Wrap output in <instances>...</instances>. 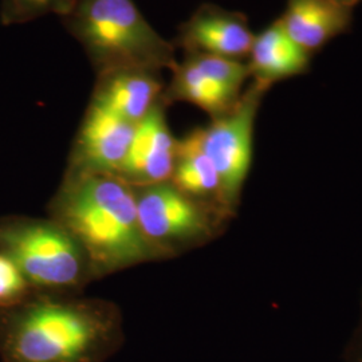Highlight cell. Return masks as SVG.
Returning a JSON list of instances; mask_svg holds the SVG:
<instances>
[{
    "label": "cell",
    "mask_w": 362,
    "mask_h": 362,
    "mask_svg": "<svg viewBox=\"0 0 362 362\" xmlns=\"http://www.w3.org/2000/svg\"><path fill=\"white\" fill-rule=\"evenodd\" d=\"M124 341L112 300L33 290L0 308V362H106Z\"/></svg>",
    "instance_id": "1"
},
{
    "label": "cell",
    "mask_w": 362,
    "mask_h": 362,
    "mask_svg": "<svg viewBox=\"0 0 362 362\" xmlns=\"http://www.w3.org/2000/svg\"><path fill=\"white\" fill-rule=\"evenodd\" d=\"M49 215L85 250L97 281L157 260L140 228L134 189L117 175L65 172Z\"/></svg>",
    "instance_id": "2"
},
{
    "label": "cell",
    "mask_w": 362,
    "mask_h": 362,
    "mask_svg": "<svg viewBox=\"0 0 362 362\" xmlns=\"http://www.w3.org/2000/svg\"><path fill=\"white\" fill-rule=\"evenodd\" d=\"M97 76L121 69L172 70L176 47L163 38L133 0H77L61 16Z\"/></svg>",
    "instance_id": "3"
},
{
    "label": "cell",
    "mask_w": 362,
    "mask_h": 362,
    "mask_svg": "<svg viewBox=\"0 0 362 362\" xmlns=\"http://www.w3.org/2000/svg\"><path fill=\"white\" fill-rule=\"evenodd\" d=\"M0 254L13 260L37 291L79 294L97 281L85 250L52 218H0Z\"/></svg>",
    "instance_id": "4"
},
{
    "label": "cell",
    "mask_w": 362,
    "mask_h": 362,
    "mask_svg": "<svg viewBox=\"0 0 362 362\" xmlns=\"http://www.w3.org/2000/svg\"><path fill=\"white\" fill-rule=\"evenodd\" d=\"M133 189L141 233L157 260L206 246L233 219L221 208L181 192L170 181Z\"/></svg>",
    "instance_id": "5"
},
{
    "label": "cell",
    "mask_w": 362,
    "mask_h": 362,
    "mask_svg": "<svg viewBox=\"0 0 362 362\" xmlns=\"http://www.w3.org/2000/svg\"><path fill=\"white\" fill-rule=\"evenodd\" d=\"M269 88L258 82L247 86L239 103L223 116L197 128L203 151L219 175L221 203L235 216L254 160V133L260 105Z\"/></svg>",
    "instance_id": "6"
},
{
    "label": "cell",
    "mask_w": 362,
    "mask_h": 362,
    "mask_svg": "<svg viewBox=\"0 0 362 362\" xmlns=\"http://www.w3.org/2000/svg\"><path fill=\"white\" fill-rule=\"evenodd\" d=\"M170 71L161 95L164 105L188 103L211 119L228 113L239 103L250 78L246 62L204 54H184Z\"/></svg>",
    "instance_id": "7"
},
{
    "label": "cell",
    "mask_w": 362,
    "mask_h": 362,
    "mask_svg": "<svg viewBox=\"0 0 362 362\" xmlns=\"http://www.w3.org/2000/svg\"><path fill=\"white\" fill-rule=\"evenodd\" d=\"M134 130V124L90 101L71 146L66 172L118 175Z\"/></svg>",
    "instance_id": "8"
},
{
    "label": "cell",
    "mask_w": 362,
    "mask_h": 362,
    "mask_svg": "<svg viewBox=\"0 0 362 362\" xmlns=\"http://www.w3.org/2000/svg\"><path fill=\"white\" fill-rule=\"evenodd\" d=\"M254 37L245 13L204 3L181 23L172 43L184 54H204L245 62Z\"/></svg>",
    "instance_id": "9"
},
{
    "label": "cell",
    "mask_w": 362,
    "mask_h": 362,
    "mask_svg": "<svg viewBox=\"0 0 362 362\" xmlns=\"http://www.w3.org/2000/svg\"><path fill=\"white\" fill-rule=\"evenodd\" d=\"M167 106L160 101L134 130L128 155L117 176L132 187L153 185L170 180L179 140L167 121Z\"/></svg>",
    "instance_id": "10"
},
{
    "label": "cell",
    "mask_w": 362,
    "mask_h": 362,
    "mask_svg": "<svg viewBox=\"0 0 362 362\" xmlns=\"http://www.w3.org/2000/svg\"><path fill=\"white\" fill-rule=\"evenodd\" d=\"M164 89L161 71L121 69L97 76L90 101L137 125L160 101Z\"/></svg>",
    "instance_id": "11"
},
{
    "label": "cell",
    "mask_w": 362,
    "mask_h": 362,
    "mask_svg": "<svg viewBox=\"0 0 362 362\" xmlns=\"http://www.w3.org/2000/svg\"><path fill=\"white\" fill-rule=\"evenodd\" d=\"M278 19L288 37L313 55L349 31L353 7L333 0H287L285 13Z\"/></svg>",
    "instance_id": "12"
},
{
    "label": "cell",
    "mask_w": 362,
    "mask_h": 362,
    "mask_svg": "<svg viewBox=\"0 0 362 362\" xmlns=\"http://www.w3.org/2000/svg\"><path fill=\"white\" fill-rule=\"evenodd\" d=\"M310 61V54L288 37L276 19L254 37L246 65L254 82L272 89L276 82L308 73Z\"/></svg>",
    "instance_id": "13"
},
{
    "label": "cell",
    "mask_w": 362,
    "mask_h": 362,
    "mask_svg": "<svg viewBox=\"0 0 362 362\" xmlns=\"http://www.w3.org/2000/svg\"><path fill=\"white\" fill-rule=\"evenodd\" d=\"M169 181L181 192L227 212L221 203L219 175L202 148L197 130L189 132L179 140L173 172Z\"/></svg>",
    "instance_id": "14"
},
{
    "label": "cell",
    "mask_w": 362,
    "mask_h": 362,
    "mask_svg": "<svg viewBox=\"0 0 362 362\" xmlns=\"http://www.w3.org/2000/svg\"><path fill=\"white\" fill-rule=\"evenodd\" d=\"M77 0H1L0 22L3 26L21 25L49 13L59 18L70 11Z\"/></svg>",
    "instance_id": "15"
},
{
    "label": "cell",
    "mask_w": 362,
    "mask_h": 362,
    "mask_svg": "<svg viewBox=\"0 0 362 362\" xmlns=\"http://www.w3.org/2000/svg\"><path fill=\"white\" fill-rule=\"evenodd\" d=\"M33 291L11 259L0 254V308L13 305Z\"/></svg>",
    "instance_id": "16"
},
{
    "label": "cell",
    "mask_w": 362,
    "mask_h": 362,
    "mask_svg": "<svg viewBox=\"0 0 362 362\" xmlns=\"http://www.w3.org/2000/svg\"><path fill=\"white\" fill-rule=\"evenodd\" d=\"M344 362H362V299L360 321L344 350Z\"/></svg>",
    "instance_id": "17"
},
{
    "label": "cell",
    "mask_w": 362,
    "mask_h": 362,
    "mask_svg": "<svg viewBox=\"0 0 362 362\" xmlns=\"http://www.w3.org/2000/svg\"><path fill=\"white\" fill-rule=\"evenodd\" d=\"M333 1H337V3L344 4V6H348V7H354L360 0H333Z\"/></svg>",
    "instance_id": "18"
}]
</instances>
